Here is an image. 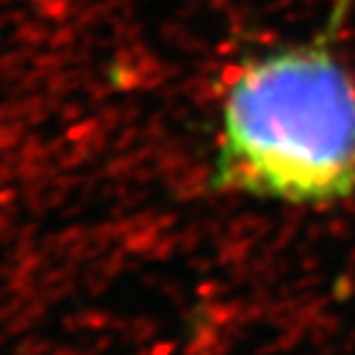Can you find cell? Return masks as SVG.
<instances>
[{
    "instance_id": "cell-1",
    "label": "cell",
    "mask_w": 355,
    "mask_h": 355,
    "mask_svg": "<svg viewBox=\"0 0 355 355\" xmlns=\"http://www.w3.org/2000/svg\"><path fill=\"white\" fill-rule=\"evenodd\" d=\"M210 188L294 205L355 193V79L326 37L254 57L230 79Z\"/></svg>"
}]
</instances>
